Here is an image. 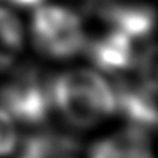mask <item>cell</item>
<instances>
[{
  "instance_id": "1",
  "label": "cell",
  "mask_w": 158,
  "mask_h": 158,
  "mask_svg": "<svg viewBox=\"0 0 158 158\" xmlns=\"http://www.w3.org/2000/svg\"><path fill=\"white\" fill-rule=\"evenodd\" d=\"M49 92L53 106L75 126H92L116 112L114 89L90 70H72L55 77Z\"/></svg>"
},
{
  "instance_id": "2",
  "label": "cell",
  "mask_w": 158,
  "mask_h": 158,
  "mask_svg": "<svg viewBox=\"0 0 158 158\" xmlns=\"http://www.w3.org/2000/svg\"><path fill=\"white\" fill-rule=\"evenodd\" d=\"M51 107L49 82L32 68L19 70L0 87V109L22 124H43Z\"/></svg>"
},
{
  "instance_id": "3",
  "label": "cell",
  "mask_w": 158,
  "mask_h": 158,
  "mask_svg": "<svg viewBox=\"0 0 158 158\" xmlns=\"http://www.w3.org/2000/svg\"><path fill=\"white\" fill-rule=\"evenodd\" d=\"M32 38L39 51L53 58H68L85 49V32L78 15L65 7L48 5L36 10Z\"/></svg>"
},
{
  "instance_id": "4",
  "label": "cell",
  "mask_w": 158,
  "mask_h": 158,
  "mask_svg": "<svg viewBox=\"0 0 158 158\" xmlns=\"http://www.w3.org/2000/svg\"><path fill=\"white\" fill-rule=\"evenodd\" d=\"M90 60L100 70L109 73H123L136 65L139 53L136 51V43L126 34L110 29L102 38L92 43H85Z\"/></svg>"
},
{
  "instance_id": "5",
  "label": "cell",
  "mask_w": 158,
  "mask_h": 158,
  "mask_svg": "<svg viewBox=\"0 0 158 158\" xmlns=\"http://www.w3.org/2000/svg\"><path fill=\"white\" fill-rule=\"evenodd\" d=\"M102 17L110 24V29L126 34L134 43L148 38L156 24L153 9L138 4H109L102 9Z\"/></svg>"
},
{
  "instance_id": "6",
  "label": "cell",
  "mask_w": 158,
  "mask_h": 158,
  "mask_svg": "<svg viewBox=\"0 0 158 158\" xmlns=\"http://www.w3.org/2000/svg\"><path fill=\"white\" fill-rule=\"evenodd\" d=\"M89 158H153V151L144 129L131 126L97 141Z\"/></svg>"
},
{
  "instance_id": "7",
  "label": "cell",
  "mask_w": 158,
  "mask_h": 158,
  "mask_svg": "<svg viewBox=\"0 0 158 158\" xmlns=\"http://www.w3.org/2000/svg\"><path fill=\"white\" fill-rule=\"evenodd\" d=\"M78 151V143L72 136L43 131L32 134L24 143L26 158H75Z\"/></svg>"
},
{
  "instance_id": "8",
  "label": "cell",
  "mask_w": 158,
  "mask_h": 158,
  "mask_svg": "<svg viewBox=\"0 0 158 158\" xmlns=\"http://www.w3.org/2000/svg\"><path fill=\"white\" fill-rule=\"evenodd\" d=\"M22 48V26L10 10L0 7V72L14 63Z\"/></svg>"
},
{
  "instance_id": "9",
  "label": "cell",
  "mask_w": 158,
  "mask_h": 158,
  "mask_svg": "<svg viewBox=\"0 0 158 158\" xmlns=\"http://www.w3.org/2000/svg\"><path fill=\"white\" fill-rule=\"evenodd\" d=\"M17 146V131L12 117L0 109V156L12 153Z\"/></svg>"
},
{
  "instance_id": "10",
  "label": "cell",
  "mask_w": 158,
  "mask_h": 158,
  "mask_svg": "<svg viewBox=\"0 0 158 158\" xmlns=\"http://www.w3.org/2000/svg\"><path fill=\"white\" fill-rule=\"evenodd\" d=\"M10 2L15 5H22V7H32V5H38L41 0H10Z\"/></svg>"
},
{
  "instance_id": "11",
  "label": "cell",
  "mask_w": 158,
  "mask_h": 158,
  "mask_svg": "<svg viewBox=\"0 0 158 158\" xmlns=\"http://www.w3.org/2000/svg\"><path fill=\"white\" fill-rule=\"evenodd\" d=\"M24 158H26V156H24Z\"/></svg>"
}]
</instances>
